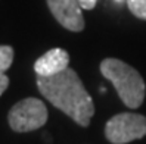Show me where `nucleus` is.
I'll return each instance as SVG.
<instances>
[{"mask_svg":"<svg viewBox=\"0 0 146 144\" xmlns=\"http://www.w3.org/2000/svg\"><path fill=\"white\" fill-rule=\"evenodd\" d=\"M100 72L108 81L112 82L119 99L127 107L137 109L143 103L146 85L142 75L133 66L119 59L108 57L100 62Z\"/></svg>","mask_w":146,"mask_h":144,"instance_id":"nucleus-2","label":"nucleus"},{"mask_svg":"<svg viewBox=\"0 0 146 144\" xmlns=\"http://www.w3.org/2000/svg\"><path fill=\"white\" fill-rule=\"evenodd\" d=\"M47 6L55 19L72 32L84 30L83 7L77 0H47Z\"/></svg>","mask_w":146,"mask_h":144,"instance_id":"nucleus-5","label":"nucleus"},{"mask_svg":"<svg viewBox=\"0 0 146 144\" xmlns=\"http://www.w3.org/2000/svg\"><path fill=\"white\" fill-rule=\"evenodd\" d=\"M105 135L112 144H125L146 135V116L139 113H118L105 125Z\"/></svg>","mask_w":146,"mask_h":144,"instance_id":"nucleus-4","label":"nucleus"},{"mask_svg":"<svg viewBox=\"0 0 146 144\" xmlns=\"http://www.w3.org/2000/svg\"><path fill=\"white\" fill-rule=\"evenodd\" d=\"M38 91L80 126H89L94 115L93 99L71 68L52 77H37Z\"/></svg>","mask_w":146,"mask_h":144,"instance_id":"nucleus-1","label":"nucleus"},{"mask_svg":"<svg viewBox=\"0 0 146 144\" xmlns=\"http://www.w3.org/2000/svg\"><path fill=\"white\" fill-rule=\"evenodd\" d=\"M127 6L136 18L146 21V0H127Z\"/></svg>","mask_w":146,"mask_h":144,"instance_id":"nucleus-8","label":"nucleus"},{"mask_svg":"<svg viewBox=\"0 0 146 144\" xmlns=\"http://www.w3.org/2000/svg\"><path fill=\"white\" fill-rule=\"evenodd\" d=\"M13 62V49L11 46H0V74L7 71Z\"/></svg>","mask_w":146,"mask_h":144,"instance_id":"nucleus-7","label":"nucleus"},{"mask_svg":"<svg viewBox=\"0 0 146 144\" xmlns=\"http://www.w3.org/2000/svg\"><path fill=\"white\" fill-rule=\"evenodd\" d=\"M115 2H119V3H121V2H123V0H115Z\"/></svg>","mask_w":146,"mask_h":144,"instance_id":"nucleus-11","label":"nucleus"},{"mask_svg":"<svg viewBox=\"0 0 146 144\" xmlns=\"http://www.w3.org/2000/svg\"><path fill=\"white\" fill-rule=\"evenodd\" d=\"M9 87V78L5 75V72L0 74V96L6 91V88Z\"/></svg>","mask_w":146,"mask_h":144,"instance_id":"nucleus-10","label":"nucleus"},{"mask_svg":"<svg viewBox=\"0 0 146 144\" xmlns=\"http://www.w3.org/2000/svg\"><path fill=\"white\" fill-rule=\"evenodd\" d=\"M70 63V55L64 49H52L40 56L34 63V71L37 77H52L65 71Z\"/></svg>","mask_w":146,"mask_h":144,"instance_id":"nucleus-6","label":"nucleus"},{"mask_svg":"<svg viewBox=\"0 0 146 144\" xmlns=\"http://www.w3.org/2000/svg\"><path fill=\"white\" fill-rule=\"evenodd\" d=\"M11 128L16 132H28L41 128L47 122V109L41 100L27 97L18 101L7 115Z\"/></svg>","mask_w":146,"mask_h":144,"instance_id":"nucleus-3","label":"nucleus"},{"mask_svg":"<svg viewBox=\"0 0 146 144\" xmlns=\"http://www.w3.org/2000/svg\"><path fill=\"white\" fill-rule=\"evenodd\" d=\"M77 2L80 3V6L83 7L84 11H92L94 6H96L98 0H77Z\"/></svg>","mask_w":146,"mask_h":144,"instance_id":"nucleus-9","label":"nucleus"}]
</instances>
